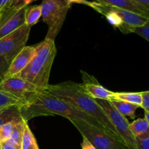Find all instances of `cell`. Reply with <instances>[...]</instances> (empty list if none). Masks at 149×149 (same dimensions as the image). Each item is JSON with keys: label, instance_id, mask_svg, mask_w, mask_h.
<instances>
[{"label": "cell", "instance_id": "obj_17", "mask_svg": "<svg viewBox=\"0 0 149 149\" xmlns=\"http://www.w3.org/2000/svg\"><path fill=\"white\" fill-rule=\"evenodd\" d=\"M20 149H39L36 138L29 127L28 122L26 124L23 131Z\"/></svg>", "mask_w": 149, "mask_h": 149}, {"label": "cell", "instance_id": "obj_12", "mask_svg": "<svg viewBox=\"0 0 149 149\" xmlns=\"http://www.w3.org/2000/svg\"><path fill=\"white\" fill-rule=\"evenodd\" d=\"M107 5V4H106ZM109 9L113 11L116 12L121 17L123 20L124 23L126 26L130 28L141 27V26H147L149 24V17L143 15L129 11V10H123V9L117 8V7H112L107 5Z\"/></svg>", "mask_w": 149, "mask_h": 149}, {"label": "cell", "instance_id": "obj_16", "mask_svg": "<svg viewBox=\"0 0 149 149\" xmlns=\"http://www.w3.org/2000/svg\"><path fill=\"white\" fill-rule=\"evenodd\" d=\"M130 129L135 138L149 134V125L145 118H139L130 123Z\"/></svg>", "mask_w": 149, "mask_h": 149}, {"label": "cell", "instance_id": "obj_7", "mask_svg": "<svg viewBox=\"0 0 149 149\" xmlns=\"http://www.w3.org/2000/svg\"><path fill=\"white\" fill-rule=\"evenodd\" d=\"M30 31V26L25 23L14 32L0 39V56H5L10 61H13L26 47Z\"/></svg>", "mask_w": 149, "mask_h": 149}, {"label": "cell", "instance_id": "obj_34", "mask_svg": "<svg viewBox=\"0 0 149 149\" xmlns=\"http://www.w3.org/2000/svg\"><path fill=\"white\" fill-rule=\"evenodd\" d=\"M144 118L146 119V121L148 122L149 125V111H145V117Z\"/></svg>", "mask_w": 149, "mask_h": 149}, {"label": "cell", "instance_id": "obj_33", "mask_svg": "<svg viewBox=\"0 0 149 149\" xmlns=\"http://www.w3.org/2000/svg\"><path fill=\"white\" fill-rule=\"evenodd\" d=\"M58 1H61V2H62V3H63V4H66V5L70 6V7H71V3L70 2L69 0H58Z\"/></svg>", "mask_w": 149, "mask_h": 149}, {"label": "cell", "instance_id": "obj_30", "mask_svg": "<svg viewBox=\"0 0 149 149\" xmlns=\"http://www.w3.org/2000/svg\"><path fill=\"white\" fill-rule=\"evenodd\" d=\"M1 149H20L17 147H16L15 146H14L13 144H12L11 143H10L9 141H7V142L1 143Z\"/></svg>", "mask_w": 149, "mask_h": 149}, {"label": "cell", "instance_id": "obj_6", "mask_svg": "<svg viewBox=\"0 0 149 149\" xmlns=\"http://www.w3.org/2000/svg\"><path fill=\"white\" fill-rule=\"evenodd\" d=\"M70 122L80 132L81 136L85 137L95 147L96 149H127L126 147L104 131L79 121Z\"/></svg>", "mask_w": 149, "mask_h": 149}, {"label": "cell", "instance_id": "obj_26", "mask_svg": "<svg viewBox=\"0 0 149 149\" xmlns=\"http://www.w3.org/2000/svg\"><path fill=\"white\" fill-rule=\"evenodd\" d=\"M138 149H149V134L136 138Z\"/></svg>", "mask_w": 149, "mask_h": 149}, {"label": "cell", "instance_id": "obj_13", "mask_svg": "<svg viewBox=\"0 0 149 149\" xmlns=\"http://www.w3.org/2000/svg\"><path fill=\"white\" fill-rule=\"evenodd\" d=\"M95 1L117 8L129 10L149 17V11L132 0H95Z\"/></svg>", "mask_w": 149, "mask_h": 149}, {"label": "cell", "instance_id": "obj_35", "mask_svg": "<svg viewBox=\"0 0 149 149\" xmlns=\"http://www.w3.org/2000/svg\"><path fill=\"white\" fill-rule=\"evenodd\" d=\"M3 12V11H2ZM2 12L0 13V21H1V15H2Z\"/></svg>", "mask_w": 149, "mask_h": 149}, {"label": "cell", "instance_id": "obj_1", "mask_svg": "<svg viewBox=\"0 0 149 149\" xmlns=\"http://www.w3.org/2000/svg\"><path fill=\"white\" fill-rule=\"evenodd\" d=\"M42 90L48 94L71 103L77 109L94 118L103 127L109 135L125 146L106 113L97 104L96 100L84 92L81 84L71 81H64L56 84H49Z\"/></svg>", "mask_w": 149, "mask_h": 149}, {"label": "cell", "instance_id": "obj_25", "mask_svg": "<svg viewBox=\"0 0 149 149\" xmlns=\"http://www.w3.org/2000/svg\"><path fill=\"white\" fill-rule=\"evenodd\" d=\"M11 61L5 56H0V82L4 79V75L9 68Z\"/></svg>", "mask_w": 149, "mask_h": 149}, {"label": "cell", "instance_id": "obj_29", "mask_svg": "<svg viewBox=\"0 0 149 149\" xmlns=\"http://www.w3.org/2000/svg\"><path fill=\"white\" fill-rule=\"evenodd\" d=\"M13 0H0V13L8 7Z\"/></svg>", "mask_w": 149, "mask_h": 149}, {"label": "cell", "instance_id": "obj_9", "mask_svg": "<svg viewBox=\"0 0 149 149\" xmlns=\"http://www.w3.org/2000/svg\"><path fill=\"white\" fill-rule=\"evenodd\" d=\"M27 7L18 11H13L7 8L2 12L0 21V39L10 34L25 24Z\"/></svg>", "mask_w": 149, "mask_h": 149}, {"label": "cell", "instance_id": "obj_5", "mask_svg": "<svg viewBox=\"0 0 149 149\" xmlns=\"http://www.w3.org/2000/svg\"><path fill=\"white\" fill-rule=\"evenodd\" d=\"M95 100L110 119L127 149H138L136 138L130 129V123L127 118L119 113L109 100L100 99Z\"/></svg>", "mask_w": 149, "mask_h": 149}, {"label": "cell", "instance_id": "obj_28", "mask_svg": "<svg viewBox=\"0 0 149 149\" xmlns=\"http://www.w3.org/2000/svg\"><path fill=\"white\" fill-rule=\"evenodd\" d=\"M81 149H96L95 147L88 141L87 138L82 136V142L81 144Z\"/></svg>", "mask_w": 149, "mask_h": 149}, {"label": "cell", "instance_id": "obj_2", "mask_svg": "<svg viewBox=\"0 0 149 149\" xmlns=\"http://www.w3.org/2000/svg\"><path fill=\"white\" fill-rule=\"evenodd\" d=\"M20 111L22 117L26 122L35 116L57 115L66 118L69 121L85 122L106 132L103 127L94 118L77 109L71 103L48 94L42 90L21 107Z\"/></svg>", "mask_w": 149, "mask_h": 149}, {"label": "cell", "instance_id": "obj_32", "mask_svg": "<svg viewBox=\"0 0 149 149\" xmlns=\"http://www.w3.org/2000/svg\"><path fill=\"white\" fill-rule=\"evenodd\" d=\"M70 2L72 4V3H77V4H84V5L89 6V7H92V4H93V1H87V0H69Z\"/></svg>", "mask_w": 149, "mask_h": 149}, {"label": "cell", "instance_id": "obj_31", "mask_svg": "<svg viewBox=\"0 0 149 149\" xmlns=\"http://www.w3.org/2000/svg\"><path fill=\"white\" fill-rule=\"evenodd\" d=\"M132 1L142 6L149 11V0H132Z\"/></svg>", "mask_w": 149, "mask_h": 149}, {"label": "cell", "instance_id": "obj_22", "mask_svg": "<svg viewBox=\"0 0 149 149\" xmlns=\"http://www.w3.org/2000/svg\"><path fill=\"white\" fill-rule=\"evenodd\" d=\"M23 118L15 119V120L11 121V122H7L0 127V143L4 142H7L10 139L13 134L14 126L17 121L20 120Z\"/></svg>", "mask_w": 149, "mask_h": 149}, {"label": "cell", "instance_id": "obj_19", "mask_svg": "<svg viewBox=\"0 0 149 149\" xmlns=\"http://www.w3.org/2000/svg\"><path fill=\"white\" fill-rule=\"evenodd\" d=\"M27 122H26L23 119H21L20 120L17 121L14 126V129H13V134H12L11 138L8 141L9 142L11 143L12 144H13V145L15 146L16 147L19 148H20V146H21V141L22 138H23V131H24L25 126H26V124Z\"/></svg>", "mask_w": 149, "mask_h": 149}, {"label": "cell", "instance_id": "obj_23", "mask_svg": "<svg viewBox=\"0 0 149 149\" xmlns=\"http://www.w3.org/2000/svg\"><path fill=\"white\" fill-rule=\"evenodd\" d=\"M37 0H13L7 9L13 11H18L21 9L29 7V4Z\"/></svg>", "mask_w": 149, "mask_h": 149}, {"label": "cell", "instance_id": "obj_27", "mask_svg": "<svg viewBox=\"0 0 149 149\" xmlns=\"http://www.w3.org/2000/svg\"><path fill=\"white\" fill-rule=\"evenodd\" d=\"M141 108L144 111H149V90L142 92V106Z\"/></svg>", "mask_w": 149, "mask_h": 149}, {"label": "cell", "instance_id": "obj_3", "mask_svg": "<svg viewBox=\"0 0 149 149\" xmlns=\"http://www.w3.org/2000/svg\"><path fill=\"white\" fill-rule=\"evenodd\" d=\"M35 48L33 58L17 77L44 89L49 84L51 69L57 54L56 46L54 40L45 39Z\"/></svg>", "mask_w": 149, "mask_h": 149}, {"label": "cell", "instance_id": "obj_21", "mask_svg": "<svg viewBox=\"0 0 149 149\" xmlns=\"http://www.w3.org/2000/svg\"><path fill=\"white\" fill-rule=\"evenodd\" d=\"M26 103L17 97L0 90V109L12 106H19L23 107Z\"/></svg>", "mask_w": 149, "mask_h": 149}, {"label": "cell", "instance_id": "obj_15", "mask_svg": "<svg viewBox=\"0 0 149 149\" xmlns=\"http://www.w3.org/2000/svg\"><path fill=\"white\" fill-rule=\"evenodd\" d=\"M109 101L122 116H125V117H130L131 119L135 118V112H136L137 109L139 108L138 106L127 103V102L121 101V100H111Z\"/></svg>", "mask_w": 149, "mask_h": 149}, {"label": "cell", "instance_id": "obj_8", "mask_svg": "<svg viewBox=\"0 0 149 149\" xmlns=\"http://www.w3.org/2000/svg\"><path fill=\"white\" fill-rule=\"evenodd\" d=\"M42 90L17 76L5 78L0 82V90L17 97L26 104L34 95L42 91Z\"/></svg>", "mask_w": 149, "mask_h": 149}, {"label": "cell", "instance_id": "obj_11", "mask_svg": "<svg viewBox=\"0 0 149 149\" xmlns=\"http://www.w3.org/2000/svg\"><path fill=\"white\" fill-rule=\"evenodd\" d=\"M36 52V48L33 46H26L15 57L10 63L4 75V78L16 77L29 65Z\"/></svg>", "mask_w": 149, "mask_h": 149}, {"label": "cell", "instance_id": "obj_14", "mask_svg": "<svg viewBox=\"0 0 149 149\" xmlns=\"http://www.w3.org/2000/svg\"><path fill=\"white\" fill-rule=\"evenodd\" d=\"M21 107L12 106L0 109V127L7 122L23 118L21 116Z\"/></svg>", "mask_w": 149, "mask_h": 149}, {"label": "cell", "instance_id": "obj_10", "mask_svg": "<svg viewBox=\"0 0 149 149\" xmlns=\"http://www.w3.org/2000/svg\"><path fill=\"white\" fill-rule=\"evenodd\" d=\"M83 83L81 84L84 92L92 98L111 100L114 97V92L105 88L99 84L97 80L87 73L81 71Z\"/></svg>", "mask_w": 149, "mask_h": 149}, {"label": "cell", "instance_id": "obj_18", "mask_svg": "<svg viewBox=\"0 0 149 149\" xmlns=\"http://www.w3.org/2000/svg\"><path fill=\"white\" fill-rule=\"evenodd\" d=\"M113 100L127 102L141 108L142 92L141 93H114Z\"/></svg>", "mask_w": 149, "mask_h": 149}, {"label": "cell", "instance_id": "obj_24", "mask_svg": "<svg viewBox=\"0 0 149 149\" xmlns=\"http://www.w3.org/2000/svg\"><path fill=\"white\" fill-rule=\"evenodd\" d=\"M131 33H136L149 42V25L141 26V27L132 28Z\"/></svg>", "mask_w": 149, "mask_h": 149}, {"label": "cell", "instance_id": "obj_4", "mask_svg": "<svg viewBox=\"0 0 149 149\" xmlns=\"http://www.w3.org/2000/svg\"><path fill=\"white\" fill-rule=\"evenodd\" d=\"M40 5L42 20L48 26L45 39L55 41L71 7L58 0H42Z\"/></svg>", "mask_w": 149, "mask_h": 149}, {"label": "cell", "instance_id": "obj_36", "mask_svg": "<svg viewBox=\"0 0 149 149\" xmlns=\"http://www.w3.org/2000/svg\"><path fill=\"white\" fill-rule=\"evenodd\" d=\"M148 25H149V24H148Z\"/></svg>", "mask_w": 149, "mask_h": 149}, {"label": "cell", "instance_id": "obj_20", "mask_svg": "<svg viewBox=\"0 0 149 149\" xmlns=\"http://www.w3.org/2000/svg\"><path fill=\"white\" fill-rule=\"evenodd\" d=\"M42 17V7L41 5L29 6L26 9V20L25 23L31 27L33 25L36 24Z\"/></svg>", "mask_w": 149, "mask_h": 149}]
</instances>
